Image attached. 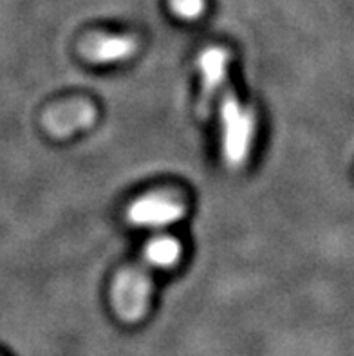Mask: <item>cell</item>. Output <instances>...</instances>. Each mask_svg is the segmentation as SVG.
Returning a JSON list of instances; mask_svg holds the SVG:
<instances>
[{
	"mask_svg": "<svg viewBox=\"0 0 354 356\" xmlns=\"http://www.w3.org/2000/svg\"><path fill=\"white\" fill-rule=\"evenodd\" d=\"M172 8L179 17L198 18L202 13L204 2L202 0H172Z\"/></svg>",
	"mask_w": 354,
	"mask_h": 356,
	"instance_id": "8",
	"label": "cell"
},
{
	"mask_svg": "<svg viewBox=\"0 0 354 356\" xmlns=\"http://www.w3.org/2000/svg\"><path fill=\"white\" fill-rule=\"evenodd\" d=\"M186 207L172 192H154L136 199L127 210V219L141 228H165L183 219Z\"/></svg>",
	"mask_w": 354,
	"mask_h": 356,
	"instance_id": "3",
	"label": "cell"
},
{
	"mask_svg": "<svg viewBox=\"0 0 354 356\" xmlns=\"http://www.w3.org/2000/svg\"><path fill=\"white\" fill-rule=\"evenodd\" d=\"M152 280L147 270L127 268L120 271L113 284V304L118 316L125 322L143 318L150 302Z\"/></svg>",
	"mask_w": 354,
	"mask_h": 356,
	"instance_id": "2",
	"label": "cell"
},
{
	"mask_svg": "<svg viewBox=\"0 0 354 356\" xmlns=\"http://www.w3.org/2000/svg\"><path fill=\"white\" fill-rule=\"evenodd\" d=\"M83 58L95 63H116L130 58L138 49V42L132 36L95 35L81 44Z\"/></svg>",
	"mask_w": 354,
	"mask_h": 356,
	"instance_id": "6",
	"label": "cell"
},
{
	"mask_svg": "<svg viewBox=\"0 0 354 356\" xmlns=\"http://www.w3.org/2000/svg\"><path fill=\"white\" fill-rule=\"evenodd\" d=\"M96 111L86 99H77L69 104L58 105L45 116V127L53 136L65 138L74 131L87 129L95 123Z\"/></svg>",
	"mask_w": 354,
	"mask_h": 356,
	"instance_id": "5",
	"label": "cell"
},
{
	"mask_svg": "<svg viewBox=\"0 0 354 356\" xmlns=\"http://www.w3.org/2000/svg\"><path fill=\"white\" fill-rule=\"evenodd\" d=\"M181 257V244L172 237H156L145 246V261L150 266L170 268Z\"/></svg>",
	"mask_w": 354,
	"mask_h": 356,
	"instance_id": "7",
	"label": "cell"
},
{
	"mask_svg": "<svg viewBox=\"0 0 354 356\" xmlns=\"http://www.w3.org/2000/svg\"><path fill=\"white\" fill-rule=\"evenodd\" d=\"M220 149L226 165L234 170L244 167L255 138V114L234 95L223 96L220 102Z\"/></svg>",
	"mask_w": 354,
	"mask_h": 356,
	"instance_id": "1",
	"label": "cell"
},
{
	"mask_svg": "<svg viewBox=\"0 0 354 356\" xmlns=\"http://www.w3.org/2000/svg\"><path fill=\"white\" fill-rule=\"evenodd\" d=\"M230 54L220 47H208L201 53L198 60L201 71V98H199V113L210 114L211 104L217 98L219 90L225 87L228 76Z\"/></svg>",
	"mask_w": 354,
	"mask_h": 356,
	"instance_id": "4",
	"label": "cell"
}]
</instances>
